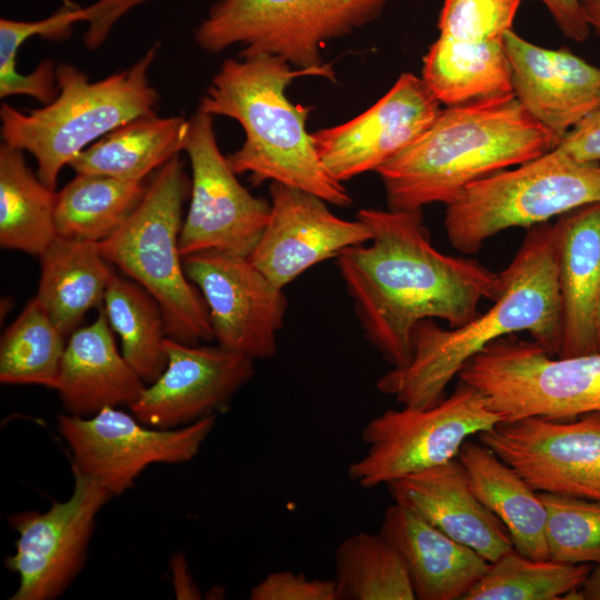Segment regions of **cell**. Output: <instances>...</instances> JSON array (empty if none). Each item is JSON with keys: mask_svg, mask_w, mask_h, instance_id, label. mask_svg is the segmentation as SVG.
I'll return each instance as SVG.
<instances>
[{"mask_svg": "<svg viewBox=\"0 0 600 600\" xmlns=\"http://www.w3.org/2000/svg\"><path fill=\"white\" fill-rule=\"evenodd\" d=\"M357 218L371 239L343 250L338 268L366 338L392 368L410 362L420 321L440 319L458 328L479 314L483 299L498 298L500 272L440 252L422 209L366 208Z\"/></svg>", "mask_w": 600, "mask_h": 600, "instance_id": "6da1fadb", "label": "cell"}, {"mask_svg": "<svg viewBox=\"0 0 600 600\" xmlns=\"http://www.w3.org/2000/svg\"><path fill=\"white\" fill-rule=\"evenodd\" d=\"M500 277V293L492 307L466 324L443 329L432 319L420 321L413 331L410 362L381 376L377 389L406 407H433L446 398L450 381L472 357L491 342L518 332H528L557 357L561 299L554 224L530 227Z\"/></svg>", "mask_w": 600, "mask_h": 600, "instance_id": "7a4b0ae2", "label": "cell"}, {"mask_svg": "<svg viewBox=\"0 0 600 600\" xmlns=\"http://www.w3.org/2000/svg\"><path fill=\"white\" fill-rule=\"evenodd\" d=\"M309 76L336 81L330 64L299 69L271 54L227 59L199 109L231 118L242 127L243 143L227 157L236 174L248 173L253 184L279 182L348 207L350 194L326 169L307 131L310 109L293 104L286 96L293 80Z\"/></svg>", "mask_w": 600, "mask_h": 600, "instance_id": "3957f363", "label": "cell"}, {"mask_svg": "<svg viewBox=\"0 0 600 600\" xmlns=\"http://www.w3.org/2000/svg\"><path fill=\"white\" fill-rule=\"evenodd\" d=\"M554 149L513 93L446 107L412 143L377 169L392 210L448 204L469 184Z\"/></svg>", "mask_w": 600, "mask_h": 600, "instance_id": "277c9868", "label": "cell"}, {"mask_svg": "<svg viewBox=\"0 0 600 600\" xmlns=\"http://www.w3.org/2000/svg\"><path fill=\"white\" fill-rule=\"evenodd\" d=\"M158 49L151 47L131 67L94 82L71 64L57 66L58 93L51 102L28 112L1 104L3 142L32 154L38 177L56 190L62 168L93 141L157 114L159 96L149 71Z\"/></svg>", "mask_w": 600, "mask_h": 600, "instance_id": "5b68a950", "label": "cell"}, {"mask_svg": "<svg viewBox=\"0 0 600 600\" xmlns=\"http://www.w3.org/2000/svg\"><path fill=\"white\" fill-rule=\"evenodd\" d=\"M191 178L179 154L156 171L138 206L109 238L103 258L160 304L167 337L198 344L213 339L207 304L183 268L179 239Z\"/></svg>", "mask_w": 600, "mask_h": 600, "instance_id": "8992f818", "label": "cell"}, {"mask_svg": "<svg viewBox=\"0 0 600 600\" xmlns=\"http://www.w3.org/2000/svg\"><path fill=\"white\" fill-rule=\"evenodd\" d=\"M594 202H600V163L552 149L469 184L446 204L443 224L452 247L470 254L501 231L546 223Z\"/></svg>", "mask_w": 600, "mask_h": 600, "instance_id": "52a82bcc", "label": "cell"}, {"mask_svg": "<svg viewBox=\"0 0 600 600\" xmlns=\"http://www.w3.org/2000/svg\"><path fill=\"white\" fill-rule=\"evenodd\" d=\"M387 0H218L194 30L209 52L271 54L294 68L324 67L326 44L373 21Z\"/></svg>", "mask_w": 600, "mask_h": 600, "instance_id": "ba28073f", "label": "cell"}, {"mask_svg": "<svg viewBox=\"0 0 600 600\" xmlns=\"http://www.w3.org/2000/svg\"><path fill=\"white\" fill-rule=\"evenodd\" d=\"M458 378L482 393L500 422L600 411V352L557 358L511 334L472 357Z\"/></svg>", "mask_w": 600, "mask_h": 600, "instance_id": "9c48e42d", "label": "cell"}, {"mask_svg": "<svg viewBox=\"0 0 600 600\" xmlns=\"http://www.w3.org/2000/svg\"><path fill=\"white\" fill-rule=\"evenodd\" d=\"M500 422L482 393L460 381L433 407L403 406L371 419L361 432L364 454L348 468L350 480L364 489L446 463L458 457L470 436Z\"/></svg>", "mask_w": 600, "mask_h": 600, "instance_id": "30bf717a", "label": "cell"}, {"mask_svg": "<svg viewBox=\"0 0 600 600\" xmlns=\"http://www.w3.org/2000/svg\"><path fill=\"white\" fill-rule=\"evenodd\" d=\"M214 424L216 414H210L187 426L160 429L114 407L90 417L62 413L57 418L72 468L99 481L112 497L130 489L152 463L193 459Z\"/></svg>", "mask_w": 600, "mask_h": 600, "instance_id": "8fae6325", "label": "cell"}, {"mask_svg": "<svg viewBox=\"0 0 600 600\" xmlns=\"http://www.w3.org/2000/svg\"><path fill=\"white\" fill-rule=\"evenodd\" d=\"M213 118L198 108L189 119L183 151L191 191L179 239L182 258L208 250L249 257L270 216V202L243 187L222 154Z\"/></svg>", "mask_w": 600, "mask_h": 600, "instance_id": "7c38bea8", "label": "cell"}, {"mask_svg": "<svg viewBox=\"0 0 600 600\" xmlns=\"http://www.w3.org/2000/svg\"><path fill=\"white\" fill-rule=\"evenodd\" d=\"M73 490L44 512L28 510L8 517L18 533L16 551L4 566L19 584L11 600L60 597L83 569L96 518L112 498L96 479L72 468Z\"/></svg>", "mask_w": 600, "mask_h": 600, "instance_id": "4fadbf2b", "label": "cell"}, {"mask_svg": "<svg viewBox=\"0 0 600 600\" xmlns=\"http://www.w3.org/2000/svg\"><path fill=\"white\" fill-rule=\"evenodd\" d=\"M477 436L533 490L600 501V411L526 417Z\"/></svg>", "mask_w": 600, "mask_h": 600, "instance_id": "5bb4252c", "label": "cell"}, {"mask_svg": "<svg viewBox=\"0 0 600 600\" xmlns=\"http://www.w3.org/2000/svg\"><path fill=\"white\" fill-rule=\"evenodd\" d=\"M183 268L207 304L218 346L252 360L276 356L288 304L283 288L236 253L197 252L183 258Z\"/></svg>", "mask_w": 600, "mask_h": 600, "instance_id": "9a60e30c", "label": "cell"}, {"mask_svg": "<svg viewBox=\"0 0 600 600\" xmlns=\"http://www.w3.org/2000/svg\"><path fill=\"white\" fill-rule=\"evenodd\" d=\"M440 106L422 78L406 72L363 113L311 134L326 169L343 182L377 171L417 140L438 118Z\"/></svg>", "mask_w": 600, "mask_h": 600, "instance_id": "2e32d148", "label": "cell"}, {"mask_svg": "<svg viewBox=\"0 0 600 600\" xmlns=\"http://www.w3.org/2000/svg\"><path fill=\"white\" fill-rule=\"evenodd\" d=\"M164 350L166 369L129 406L150 427L173 429L216 414L254 374V360L220 346L167 337Z\"/></svg>", "mask_w": 600, "mask_h": 600, "instance_id": "e0dca14e", "label": "cell"}, {"mask_svg": "<svg viewBox=\"0 0 600 600\" xmlns=\"http://www.w3.org/2000/svg\"><path fill=\"white\" fill-rule=\"evenodd\" d=\"M269 194V220L249 259L281 288L371 239L363 221L337 217L318 196L279 182H271Z\"/></svg>", "mask_w": 600, "mask_h": 600, "instance_id": "ac0fdd59", "label": "cell"}, {"mask_svg": "<svg viewBox=\"0 0 600 600\" xmlns=\"http://www.w3.org/2000/svg\"><path fill=\"white\" fill-rule=\"evenodd\" d=\"M504 47L513 96L549 131L556 148L573 127L600 107V68L569 48L539 47L513 30L506 33Z\"/></svg>", "mask_w": 600, "mask_h": 600, "instance_id": "d6986e66", "label": "cell"}, {"mask_svg": "<svg viewBox=\"0 0 600 600\" xmlns=\"http://www.w3.org/2000/svg\"><path fill=\"white\" fill-rule=\"evenodd\" d=\"M393 501L420 514L488 562L513 548L504 524L473 492L458 458L387 484Z\"/></svg>", "mask_w": 600, "mask_h": 600, "instance_id": "ffe728a7", "label": "cell"}, {"mask_svg": "<svg viewBox=\"0 0 600 600\" xmlns=\"http://www.w3.org/2000/svg\"><path fill=\"white\" fill-rule=\"evenodd\" d=\"M553 224L561 299L557 358L599 352L600 202L569 211Z\"/></svg>", "mask_w": 600, "mask_h": 600, "instance_id": "44dd1931", "label": "cell"}, {"mask_svg": "<svg viewBox=\"0 0 600 600\" xmlns=\"http://www.w3.org/2000/svg\"><path fill=\"white\" fill-rule=\"evenodd\" d=\"M144 388L119 352L103 307L92 323L68 337L56 388L66 413L90 417L104 408L129 407Z\"/></svg>", "mask_w": 600, "mask_h": 600, "instance_id": "7402d4cb", "label": "cell"}, {"mask_svg": "<svg viewBox=\"0 0 600 600\" xmlns=\"http://www.w3.org/2000/svg\"><path fill=\"white\" fill-rule=\"evenodd\" d=\"M380 532L400 552L419 600H463L489 566L473 549L397 502L386 509Z\"/></svg>", "mask_w": 600, "mask_h": 600, "instance_id": "603a6c76", "label": "cell"}, {"mask_svg": "<svg viewBox=\"0 0 600 600\" xmlns=\"http://www.w3.org/2000/svg\"><path fill=\"white\" fill-rule=\"evenodd\" d=\"M39 258L36 298L58 329L69 337L91 309H101L116 273L98 242L57 236Z\"/></svg>", "mask_w": 600, "mask_h": 600, "instance_id": "cb8c5ba5", "label": "cell"}, {"mask_svg": "<svg viewBox=\"0 0 600 600\" xmlns=\"http://www.w3.org/2000/svg\"><path fill=\"white\" fill-rule=\"evenodd\" d=\"M457 458L476 496L507 528L514 550L549 559L547 512L538 491L480 441L468 439Z\"/></svg>", "mask_w": 600, "mask_h": 600, "instance_id": "d4e9b609", "label": "cell"}, {"mask_svg": "<svg viewBox=\"0 0 600 600\" xmlns=\"http://www.w3.org/2000/svg\"><path fill=\"white\" fill-rule=\"evenodd\" d=\"M189 119L157 114L134 119L107 133L69 164L76 173L144 181L183 151Z\"/></svg>", "mask_w": 600, "mask_h": 600, "instance_id": "484cf974", "label": "cell"}, {"mask_svg": "<svg viewBox=\"0 0 600 600\" xmlns=\"http://www.w3.org/2000/svg\"><path fill=\"white\" fill-rule=\"evenodd\" d=\"M421 78L446 107L512 93L504 40L467 43L438 37L423 57Z\"/></svg>", "mask_w": 600, "mask_h": 600, "instance_id": "4316f807", "label": "cell"}, {"mask_svg": "<svg viewBox=\"0 0 600 600\" xmlns=\"http://www.w3.org/2000/svg\"><path fill=\"white\" fill-rule=\"evenodd\" d=\"M23 152L0 146V247L40 257L57 237V191L28 167Z\"/></svg>", "mask_w": 600, "mask_h": 600, "instance_id": "83f0119b", "label": "cell"}, {"mask_svg": "<svg viewBox=\"0 0 600 600\" xmlns=\"http://www.w3.org/2000/svg\"><path fill=\"white\" fill-rule=\"evenodd\" d=\"M146 189L144 181L77 173L57 192V236L103 241L127 220Z\"/></svg>", "mask_w": 600, "mask_h": 600, "instance_id": "f1b7e54d", "label": "cell"}, {"mask_svg": "<svg viewBox=\"0 0 600 600\" xmlns=\"http://www.w3.org/2000/svg\"><path fill=\"white\" fill-rule=\"evenodd\" d=\"M103 309L121 340V353L146 384L166 369L164 317L158 301L139 283L114 274L107 288Z\"/></svg>", "mask_w": 600, "mask_h": 600, "instance_id": "f546056e", "label": "cell"}, {"mask_svg": "<svg viewBox=\"0 0 600 600\" xmlns=\"http://www.w3.org/2000/svg\"><path fill=\"white\" fill-rule=\"evenodd\" d=\"M337 600H414L406 563L379 531L359 532L336 551Z\"/></svg>", "mask_w": 600, "mask_h": 600, "instance_id": "4dcf8cb0", "label": "cell"}, {"mask_svg": "<svg viewBox=\"0 0 600 600\" xmlns=\"http://www.w3.org/2000/svg\"><path fill=\"white\" fill-rule=\"evenodd\" d=\"M66 338L39 300L32 298L1 336V383L56 390Z\"/></svg>", "mask_w": 600, "mask_h": 600, "instance_id": "1f68e13d", "label": "cell"}, {"mask_svg": "<svg viewBox=\"0 0 600 600\" xmlns=\"http://www.w3.org/2000/svg\"><path fill=\"white\" fill-rule=\"evenodd\" d=\"M591 566L534 559L517 550L489 562L463 600H559L579 588Z\"/></svg>", "mask_w": 600, "mask_h": 600, "instance_id": "d6a6232c", "label": "cell"}, {"mask_svg": "<svg viewBox=\"0 0 600 600\" xmlns=\"http://www.w3.org/2000/svg\"><path fill=\"white\" fill-rule=\"evenodd\" d=\"M148 1L150 0H98L86 8L63 7V10L38 21L1 18L0 84H7L18 76L17 53L29 38L39 36L47 40L66 39L73 23L88 21L84 43L88 49L96 50L119 18Z\"/></svg>", "mask_w": 600, "mask_h": 600, "instance_id": "836d02e7", "label": "cell"}, {"mask_svg": "<svg viewBox=\"0 0 600 600\" xmlns=\"http://www.w3.org/2000/svg\"><path fill=\"white\" fill-rule=\"evenodd\" d=\"M546 508L549 559L600 564V501L538 492Z\"/></svg>", "mask_w": 600, "mask_h": 600, "instance_id": "e575fe53", "label": "cell"}, {"mask_svg": "<svg viewBox=\"0 0 600 600\" xmlns=\"http://www.w3.org/2000/svg\"><path fill=\"white\" fill-rule=\"evenodd\" d=\"M521 0H444L438 28L439 37L481 43L503 41Z\"/></svg>", "mask_w": 600, "mask_h": 600, "instance_id": "d590c367", "label": "cell"}, {"mask_svg": "<svg viewBox=\"0 0 600 600\" xmlns=\"http://www.w3.org/2000/svg\"><path fill=\"white\" fill-rule=\"evenodd\" d=\"M251 600H337L334 579H310L303 573L277 571L250 591Z\"/></svg>", "mask_w": 600, "mask_h": 600, "instance_id": "8d00e7d4", "label": "cell"}, {"mask_svg": "<svg viewBox=\"0 0 600 600\" xmlns=\"http://www.w3.org/2000/svg\"><path fill=\"white\" fill-rule=\"evenodd\" d=\"M554 149L579 161L600 163V107L573 127Z\"/></svg>", "mask_w": 600, "mask_h": 600, "instance_id": "74e56055", "label": "cell"}, {"mask_svg": "<svg viewBox=\"0 0 600 600\" xmlns=\"http://www.w3.org/2000/svg\"><path fill=\"white\" fill-rule=\"evenodd\" d=\"M541 1L551 13L560 31L569 39L582 42L590 32L579 0H537Z\"/></svg>", "mask_w": 600, "mask_h": 600, "instance_id": "f35d334b", "label": "cell"}, {"mask_svg": "<svg viewBox=\"0 0 600 600\" xmlns=\"http://www.w3.org/2000/svg\"><path fill=\"white\" fill-rule=\"evenodd\" d=\"M174 592L178 599H200L201 593L188 571L184 556L178 553L171 560Z\"/></svg>", "mask_w": 600, "mask_h": 600, "instance_id": "ab89813d", "label": "cell"}, {"mask_svg": "<svg viewBox=\"0 0 600 600\" xmlns=\"http://www.w3.org/2000/svg\"><path fill=\"white\" fill-rule=\"evenodd\" d=\"M576 594L577 600H600V564L591 568Z\"/></svg>", "mask_w": 600, "mask_h": 600, "instance_id": "60d3db41", "label": "cell"}, {"mask_svg": "<svg viewBox=\"0 0 600 600\" xmlns=\"http://www.w3.org/2000/svg\"><path fill=\"white\" fill-rule=\"evenodd\" d=\"M587 23L600 39V0H579Z\"/></svg>", "mask_w": 600, "mask_h": 600, "instance_id": "b9f144b4", "label": "cell"}, {"mask_svg": "<svg viewBox=\"0 0 600 600\" xmlns=\"http://www.w3.org/2000/svg\"><path fill=\"white\" fill-rule=\"evenodd\" d=\"M597 332H598V346H599V352H600V294H599L598 308H597Z\"/></svg>", "mask_w": 600, "mask_h": 600, "instance_id": "7bdbcfd3", "label": "cell"}, {"mask_svg": "<svg viewBox=\"0 0 600 600\" xmlns=\"http://www.w3.org/2000/svg\"><path fill=\"white\" fill-rule=\"evenodd\" d=\"M61 2H62V4H63V7H66V8L72 9V8L79 7L78 4H76V3L73 2V0H61Z\"/></svg>", "mask_w": 600, "mask_h": 600, "instance_id": "ee69618b", "label": "cell"}]
</instances>
